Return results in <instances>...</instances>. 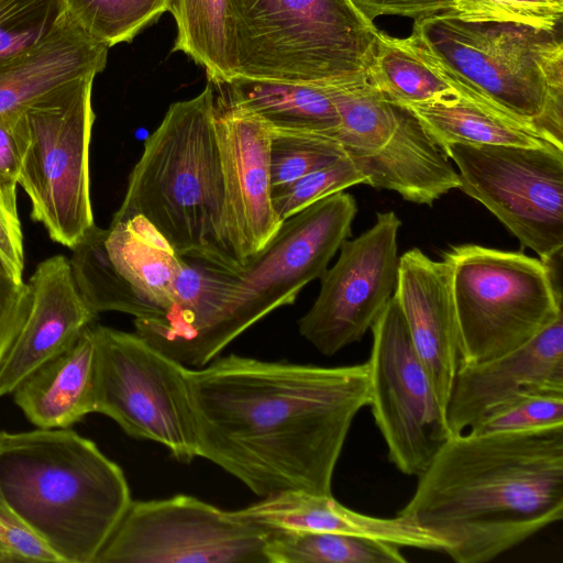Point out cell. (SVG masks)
I'll use <instances>...</instances> for the list:
<instances>
[{"mask_svg": "<svg viewBox=\"0 0 563 563\" xmlns=\"http://www.w3.org/2000/svg\"><path fill=\"white\" fill-rule=\"evenodd\" d=\"M197 456L260 497L332 495L350 428L369 402L367 362L324 367L230 354L188 367Z\"/></svg>", "mask_w": 563, "mask_h": 563, "instance_id": "cell-1", "label": "cell"}, {"mask_svg": "<svg viewBox=\"0 0 563 563\" xmlns=\"http://www.w3.org/2000/svg\"><path fill=\"white\" fill-rule=\"evenodd\" d=\"M398 512L457 563L489 562L563 517V426L451 435Z\"/></svg>", "mask_w": 563, "mask_h": 563, "instance_id": "cell-2", "label": "cell"}, {"mask_svg": "<svg viewBox=\"0 0 563 563\" xmlns=\"http://www.w3.org/2000/svg\"><path fill=\"white\" fill-rule=\"evenodd\" d=\"M132 217L146 220L183 257L231 273L246 265L230 217L210 84L172 103L145 140L112 221Z\"/></svg>", "mask_w": 563, "mask_h": 563, "instance_id": "cell-3", "label": "cell"}, {"mask_svg": "<svg viewBox=\"0 0 563 563\" xmlns=\"http://www.w3.org/2000/svg\"><path fill=\"white\" fill-rule=\"evenodd\" d=\"M131 499L122 468L68 428L0 430V503L65 563H95Z\"/></svg>", "mask_w": 563, "mask_h": 563, "instance_id": "cell-4", "label": "cell"}, {"mask_svg": "<svg viewBox=\"0 0 563 563\" xmlns=\"http://www.w3.org/2000/svg\"><path fill=\"white\" fill-rule=\"evenodd\" d=\"M562 30L445 12L407 41L461 95L533 125L563 148Z\"/></svg>", "mask_w": 563, "mask_h": 563, "instance_id": "cell-5", "label": "cell"}, {"mask_svg": "<svg viewBox=\"0 0 563 563\" xmlns=\"http://www.w3.org/2000/svg\"><path fill=\"white\" fill-rule=\"evenodd\" d=\"M234 77L319 87L367 79L377 30L349 0H230Z\"/></svg>", "mask_w": 563, "mask_h": 563, "instance_id": "cell-6", "label": "cell"}, {"mask_svg": "<svg viewBox=\"0 0 563 563\" xmlns=\"http://www.w3.org/2000/svg\"><path fill=\"white\" fill-rule=\"evenodd\" d=\"M442 256L452 271L460 362L504 355L563 313L553 268L541 258L476 244Z\"/></svg>", "mask_w": 563, "mask_h": 563, "instance_id": "cell-7", "label": "cell"}, {"mask_svg": "<svg viewBox=\"0 0 563 563\" xmlns=\"http://www.w3.org/2000/svg\"><path fill=\"white\" fill-rule=\"evenodd\" d=\"M95 77L59 85L18 115L23 135L18 183L30 198L31 218L69 249L95 225L89 175Z\"/></svg>", "mask_w": 563, "mask_h": 563, "instance_id": "cell-8", "label": "cell"}, {"mask_svg": "<svg viewBox=\"0 0 563 563\" xmlns=\"http://www.w3.org/2000/svg\"><path fill=\"white\" fill-rule=\"evenodd\" d=\"M356 212L352 195L328 196L283 221L241 271L229 274L206 340L208 364L250 327L294 303L307 284L322 277L351 234Z\"/></svg>", "mask_w": 563, "mask_h": 563, "instance_id": "cell-9", "label": "cell"}, {"mask_svg": "<svg viewBox=\"0 0 563 563\" xmlns=\"http://www.w3.org/2000/svg\"><path fill=\"white\" fill-rule=\"evenodd\" d=\"M324 88L340 119L331 136L366 178L365 185L428 206L460 189L449 157L409 108L389 101L368 78Z\"/></svg>", "mask_w": 563, "mask_h": 563, "instance_id": "cell-10", "label": "cell"}, {"mask_svg": "<svg viewBox=\"0 0 563 563\" xmlns=\"http://www.w3.org/2000/svg\"><path fill=\"white\" fill-rule=\"evenodd\" d=\"M95 412L133 438L157 442L181 462L197 457L188 367L139 334L92 324Z\"/></svg>", "mask_w": 563, "mask_h": 563, "instance_id": "cell-11", "label": "cell"}, {"mask_svg": "<svg viewBox=\"0 0 563 563\" xmlns=\"http://www.w3.org/2000/svg\"><path fill=\"white\" fill-rule=\"evenodd\" d=\"M460 189L486 207L543 262L563 250V148L456 142L443 150Z\"/></svg>", "mask_w": 563, "mask_h": 563, "instance_id": "cell-12", "label": "cell"}, {"mask_svg": "<svg viewBox=\"0 0 563 563\" xmlns=\"http://www.w3.org/2000/svg\"><path fill=\"white\" fill-rule=\"evenodd\" d=\"M271 532L194 496L132 500L95 563H267Z\"/></svg>", "mask_w": 563, "mask_h": 563, "instance_id": "cell-13", "label": "cell"}, {"mask_svg": "<svg viewBox=\"0 0 563 563\" xmlns=\"http://www.w3.org/2000/svg\"><path fill=\"white\" fill-rule=\"evenodd\" d=\"M371 329L368 406L389 461L401 473L418 476L451 437L445 409L394 296Z\"/></svg>", "mask_w": 563, "mask_h": 563, "instance_id": "cell-14", "label": "cell"}, {"mask_svg": "<svg viewBox=\"0 0 563 563\" xmlns=\"http://www.w3.org/2000/svg\"><path fill=\"white\" fill-rule=\"evenodd\" d=\"M70 250L75 283L96 314L118 311L151 322L167 312L181 256L143 218L95 224Z\"/></svg>", "mask_w": 563, "mask_h": 563, "instance_id": "cell-15", "label": "cell"}, {"mask_svg": "<svg viewBox=\"0 0 563 563\" xmlns=\"http://www.w3.org/2000/svg\"><path fill=\"white\" fill-rule=\"evenodd\" d=\"M400 227L394 211L379 212L373 227L340 246L335 264L320 278L317 299L298 321L300 335L321 354L334 355L360 341L393 297Z\"/></svg>", "mask_w": 563, "mask_h": 563, "instance_id": "cell-16", "label": "cell"}, {"mask_svg": "<svg viewBox=\"0 0 563 563\" xmlns=\"http://www.w3.org/2000/svg\"><path fill=\"white\" fill-rule=\"evenodd\" d=\"M216 129L230 217L247 262L283 223L272 199L271 126L221 96L216 98Z\"/></svg>", "mask_w": 563, "mask_h": 563, "instance_id": "cell-17", "label": "cell"}, {"mask_svg": "<svg viewBox=\"0 0 563 563\" xmlns=\"http://www.w3.org/2000/svg\"><path fill=\"white\" fill-rule=\"evenodd\" d=\"M543 390L563 391V313L504 355L459 363L445 406L450 433L467 431L515 397Z\"/></svg>", "mask_w": 563, "mask_h": 563, "instance_id": "cell-18", "label": "cell"}, {"mask_svg": "<svg viewBox=\"0 0 563 563\" xmlns=\"http://www.w3.org/2000/svg\"><path fill=\"white\" fill-rule=\"evenodd\" d=\"M27 285L26 318L0 362V397L12 394L41 365L70 347L98 316L82 298L65 255L38 263Z\"/></svg>", "mask_w": 563, "mask_h": 563, "instance_id": "cell-19", "label": "cell"}, {"mask_svg": "<svg viewBox=\"0 0 563 563\" xmlns=\"http://www.w3.org/2000/svg\"><path fill=\"white\" fill-rule=\"evenodd\" d=\"M410 339L445 409L460 363L450 264L413 247L399 257L393 295Z\"/></svg>", "mask_w": 563, "mask_h": 563, "instance_id": "cell-20", "label": "cell"}, {"mask_svg": "<svg viewBox=\"0 0 563 563\" xmlns=\"http://www.w3.org/2000/svg\"><path fill=\"white\" fill-rule=\"evenodd\" d=\"M108 49L65 12L45 40L0 64V118L21 112L64 82L101 73Z\"/></svg>", "mask_w": 563, "mask_h": 563, "instance_id": "cell-21", "label": "cell"}, {"mask_svg": "<svg viewBox=\"0 0 563 563\" xmlns=\"http://www.w3.org/2000/svg\"><path fill=\"white\" fill-rule=\"evenodd\" d=\"M232 512L269 530L354 534L398 547L441 551L438 540L400 516H367L341 505L332 495L288 490L263 497Z\"/></svg>", "mask_w": 563, "mask_h": 563, "instance_id": "cell-22", "label": "cell"}, {"mask_svg": "<svg viewBox=\"0 0 563 563\" xmlns=\"http://www.w3.org/2000/svg\"><path fill=\"white\" fill-rule=\"evenodd\" d=\"M92 324L62 354L41 365L12 393L36 428H69L95 412Z\"/></svg>", "mask_w": 563, "mask_h": 563, "instance_id": "cell-23", "label": "cell"}, {"mask_svg": "<svg viewBox=\"0 0 563 563\" xmlns=\"http://www.w3.org/2000/svg\"><path fill=\"white\" fill-rule=\"evenodd\" d=\"M407 108L442 152L456 142L523 147L554 145L533 125L465 97L457 90Z\"/></svg>", "mask_w": 563, "mask_h": 563, "instance_id": "cell-24", "label": "cell"}, {"mask_svg": "<svg viewBox=\"0 0 563 563\" xmlns=\"http://www.w3.org/2000/svg\"><path fill=\"white\" fill-rule=\"evenodd\" d=\"M230 102L262 119L272 129L332 135L340 124L336 108L324 87L233 77L227 84Z\"/></svg>", "mask_w": 563, "mask_h": 563, "instance_id": "cell-25", "label": "cell"}, {"mask_svg": "<svg viewBox=\"0 0 563 563\" xmlns=\"http://www.w3.org/2000/svg\"><path fill=\"white\" fill-rule=\"evenodd\" d=\"M177 35L173 52L202 66L210 81L234 77L233 19L230 0H170Z\"/></svg>", "mask_w": 563, "mask_h": 563, "instance_id": "cell-26", "label": "cell"}, {"mask_svg": "<svg viewBox=\"0 0 563 563\" xmlns=\"http://www.w3.org/2000/svg\"><path fill=\"white\" fill-rule=\"evenodd\" d=\"M267 563H405L399 547L379 539L331 532L272 530Z\"/></svg>", "mask_w": 563, "mask_h": 563, "instance_id": "cell-27", "label": "cell"}, {"mask_svg": "<svg viewBox=\"0 0 563 563\" xmlns=\"http://www.w3.org/2000/svg\"><path fill=\"white\" fill-rule=\"evenodd\" d=\"M368 80L389 101L411 106L445 97L455 89L415 51L406 38L377 33Z\"/></svg>", "mask_w": 563, "mask_h": 563, "instance_id": "cell-28", "label": "cell"}, {"mask_svg": "<svg viewBox=\"0 0 563 563\" xmlns=\"http://www.w3.org/2000/svg\"><path fill=\"white\" fill-rule=\"evenodd\" d=\"M170 0H65L66 13L108 48L130 43L168 11Z\"/></svg>", "mask_w": 563, "mask_h": 563, "instance_id": "cell-29", "label": "cell"}, {"mask_svg": "<svg viewBox=\"0 0 563 563\" xmlns=\"http://www.w3.org/2000/svg\"><path fill=\"white\" fill-rule=\"evenodd\" d=\"M344 156L340 143L329 134L271 128L272 188L288 185Z\"/></svg>", "mask_w": 563, "mask_h": 563, "instance_id": "cell-30", "label": "cell"}, {"mask_svg": "<svg viewBox=\"0 0 563 563\" xmlns=\"http://www.w3.org/2000/svg\"><path fill=\"white\" fill-rule=\"evenodd\" d=\"M65 12V0H0V64L45 40Z\"/></svg>", "mask_w": 563, "mask_h": 563, "instance_id": "cell-31", "label": "cell"}, {"mask_svg": "<svg viewBox=\"0 0 563 563\" xmlns=\"http://www.w3.org/2000/svg\"><path fill=\"white\" fill-rule=\"evenodd\" d=\"M563 426V391L520 395L494 408L467 431L478 434Z\"/></svg>", "mask_w": 563, "mask_h": 563, "instance_id": "cell-32", "label": "cell"}, {"mask_svg": "<svg viewBox=\"0 0 563 563\" xmlns=\"http://www.w3.org/2000/svg\"><path fill=\"white\" fill-rule=\"evenodd\" d=\"M365 183L366 178L345 155L288 185L273 189V207L283 222L328 196Z\"/></svg>", "mask_w": 563, "mask_h": 563, "instance_id": "cell-33", "label": "cell"}, {"mask_svg": "<svg viewBox=\"0 0 563 563\" xmlns=\"http://www.w3.org/2000/svg\"><path fill=\"white\" fill-rule=\"evenodd\" d=\"M454 12L465 19L527 23L562 29L563 0H452Z\"/></svg>", "mask_w": 563, "mask_h": 563, "instance_id": "cell-34", "label": "cell"}, {"mask_svg": "<svg viewBox=\"0 0 563 563\" xmlns=\"http://www.w3.org/2000/svg\"><path fill=\"white\" fill-rule=\"evenodd\" d=\"M0 549L13 562L65 563L51 544L23 518L0 503Z\"/></svg>", "mask_w": 563, "mask_h": 563, "instance_id": "cell-35", "label": "cell"}, {"mask_svg": "<svg viewBox=\"0 0 563 563\" xmlns=\"http://www.w3.org/2000/svg\"><path fill=\"white\" fill-rule=\"evenodd\" d=\"M30 303L27 283L16 279L0 256V362L21 329Z\"/></svg>", "mask_w": 563, "mask_h": 563, "instance_id": "cell-36", "label": "cell"}, {"mask_svg": "<svg viewBox=\"0 0 563 563\" xmlns=\"http://www.w3.org/2000/svg\"><path fill=\"white\" fill-rule=\"evenodd\" d=\"M19 113L0 118V198L9 209L15 212H18L16 185L23 146Z\"/></svg>", "mask_w": 563, "mask_h": 563, "instance_id": "cell-37", "label": "cell"}, {"mask_svg": "<svg viewBox=\"0 0 563 563\" xmlns=\"http://www.w3.org/2000/svg\"><path fill=\"white\" fill-rule=\"evenodd\" d=\"M367 22L380 15H401L415 20L445 12H454L452 0H349Z\"/></svg>", "mask_w": 563, "mask_h": 563, "instance_id": "cell-38", "label": "cell"}, {"mask_svg": "<svg viewBox=\"0 0 563 563\" xmlns=\"http://www.w3.org/2000/svg\"><path fill=\"white\" fill-rule=\"evenodd\" d=\"M0 256L12 275L23 280L24 247L19 213L0 198Z\"/></svg>", "mask_w": 563, "mask_h": 563, "instance_id": "cell-39", "label": "cell"}, {"mask_svg": "<svg viewBox=\"0 0 563 563\" xmlns=\"http://www.w3.org/2000/svg\"><path fill=\"white\" fill-rule=\"evenodd\" d=\"M0 563H13L12 559L0 549Z\"/></svg>", "mask_w": 563, "mask_h": 563, "instance_id": "cell-40", "label": "cell"}]
</instances>
